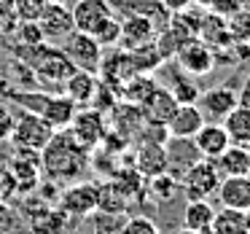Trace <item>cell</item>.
<instances>
[{"label": "cell", "instance_id": "cell-33", "mask_svg": "<svg viewBox=\"0 0 250 234\" xmlns=\"http://www.w3.org/2000/svg\"><path fill=\"white\" fill-rule=\"evenodd\" d=\"M126 215H110V213H94V232L97 234H119Z\"/></svg>", "mask_w": 250, "mask_h": 234}, {"label": "cell", "instance_id": "cell-2", "mask_svg": "<svg viewBox=\"0 0 250 234\" xmlns=\"http://www.w3.org/2000/svg\"><path fill=\"white\" fill-rule=\"evenodd\" d=\"M24 60V65L30 67L33 78L43 86H54L62 89V84L76 73V65L67 60V54L62 51V46L54 43H38V46H19L17 51Z\"/></svg>", "mask_w": 250, "mask_h": 234}, {"label": "cell", "instance_id": "cell-1", "mask_svg": "<svg viewBox=\"0 0 250 234\" xmlns=\"http://www.w3.org/2000/svg\"><path fill=\"white\" fill-rule=\"evenodd\" d=\"M89 164V148H83L67 129H57L49 146L41 151V167L57 180H70L81 175Z\"/></svg>", "mask_w": 250, "mask_h": 234}, {"label": "cell", "instance_id": "cell-45", "mask_svg": "<svg viewBox=\"0 0 250 234\" xmlns=\"http://www.w3.org/2000/svg\"><path fill=\"white\" fill-rule=\"evenodd\" d=\"M245 148H248V153H250V143H248V146H245Z\"/></svg>", "mask_w": 250, "mask_h": 234}, {"label": "cell", "instance_id": "cell-32", "mask_svg": "<svg viewBox=\"0 0 250 234\" xmlns=\"http://www.w3.org/2000/svg\"><path fill=\"white\" fill-rule=\"evenodd\" d=\"M49 0H14V19L19 22H38Z\"/></svg>", "mask_w": 250, "mask_h": 234}, {"label": "cell", "instance_id": "cell-21", "mask_svg": "<svg viewBox=\"0 0 250 234\" xmlns=\"http://www.w3.org/2000/svg\"><path fill=\"white\" fill-rule=\"evenodd\" d=\"M215 170L221 178H234V175H248L250 172V153L245 146H229L221 156L215 159Z\"/></svg>", "mask_w": 250, "mask_h": 234}, {"label": "cell", "instance_id": "cell-42", "mask_svg": "<svg viewBox=\"0 0 250 234\" xmlns=\"http://www.w3.org/2000/svg\"><path fill=\"white\" fill-rule=\"evenodd\" d=\"M194 3H196L199 8H207V6H210V0H194Z\"/></svg>", "mask_w": 250, "mask_h": 234}, {"label": "cell", "instance_id": "cell-8", "mask_svg": "<svg viewBox=\"0 0 250 234\" xmlns=\"http://www.w3.org/2000/svg\"><path fill=\"white\" fill-rule=\"evenodd\" d=\"M60 210L65 215H73V218L94 215L97 213V183L81 180V183L67 186L60 194Z\"/></svg>", "mask_w": 250, "mask_h": 234}, {"label": "cell", "instance_id": "cell-7", "mask_svg": "<svg viewBox=\"0 0 250 234\" xmlns=\"http://www.w3.org/2000/svg\"><path fill=\"white\" fill-rule=\"evenodd\" d=\"M108 129L110 127H108V121H105V113H100V110H94V108H78L76 116H73V121H70V127H67V132H70L83 148L103 146Z\"/></svg>", "mask_w": 250, "mask_h": 234}, {"label": "cell", "instance_id": "cell-4", "mask_svg": "<svg viewBox=\"0 0 250 234\" xmlns=\"http://www.w3.org/2000/svg\"><path fill=\"white\" fill-rule=\"evenodd\" d=\"M218 183H221V175L215 170V162H210V159H196L180 175V191L188 196V202L212 196L218 191Z\"/></svg>", "mask_w": 250, "mask_h": 234}, {"label": "cell", "instance_id": "cell-31", "mask_svg": "<svg viewBox=\"0 0 250 234\" xmlns=\"http://www.w3.org/2000/svg\"><path fill=\"white\" fill-rule=\"evenodd\" d=\"M229 24V35H231L234 43H245L250 46V11L242 8L239 14H234L231 19H226Z\"/></svg>", "mask_w": 250, "mask_h": 234}, {"label": "cell", "instance_id": "cell-19", "mask_svg": "<svg viewBox=\"0 0 250 234\" xmlns=\"http://www.w3.org/2000/svg\"><path fill=\"white\" fill-rule=\"evenodd\" d=\"M97 86H100V78L94 73H86V70H76L65 84H62V94L67 100L78 105V108H89L97 94Z\"/></svg>", "mask_w": 250, "mask_h": 234}, {"label": "cell", "instance_id": "cell-10", "mask_svg": "<svg viewBox=\"0 0 250 234\" xmlns=\"http://www.w3.org/2000/svg\"><path fill=\"white\" fill-rule=\"evenodd\" d=\"M196 105H199L205 121H218V124H221V121L231 113V108L239 105V94H237V89L226 86V84H218V86L202 92Z\"/></svg>", "mask_w": 250, "mask_h": 234}, {"label": "cell", "instance_id": "cell-3", "mask_svg": "<svg viewBox=\"0 0 250 234\" xmlns=\"http://www.w3.org/2000/svg\"><path fill=\"white\" fill-rule=\"evenodd\" d=\"M54 132L57 129L49 121H43L35 113L22 110V113L17 116V121H14V129H11V135H8V140H11V146L19 148V151H38L41 153L49 146L51 137H54Z\"/></svg>", "mask_w": 250, "mask_h": 234}, {"label": "cell", "instance_id": "cell-39", "mask_svg": "<svg viewBox=\"0 0 250 234\" xmlns=\"http://www.w3.org/2000/svg\"><path fill=\"white\" fill-rule=\"evenodd\" d=\"M11 191H17L11 172H8V170H0V199H3L6 194H11Z\"/></svg>", "mask_w": 250, "mask_h": 234}, {"label": "cell", "instance_id": "cell-14", "mask_svg": "<svg viewBox=\"0 0 250 234\" xmlns=\"http://www.w3.org/2000/svg\"><path fill=\"white\" fill-rule=\"evenodd\" d=\"M121 22V38H119V46L124 51H132L137 46H146V43H153L159 27L151 22V19H143V17H119Z\"/></svg>", "mask_w": 250, "mask_h": 234}, {"label": "cell", "instance_id": "cell-41", "mask_svg": "<svg viewBox=\"0 0 250 234\" xmlns=\"http://www.w3.org/2000/svg\"><path fill=\"white\" fill-rule=\"evenodd\" d=\"M175 234H205V232H194V229H186V226H180Z\"/></svg>", "mask_w": 250, "mask_h": 234}, {"label": "cell", "instance_id": "cell-37", "mask_svg": "<svg viewBox=\"0 0 250 234\" xmlns=\"http://www.w3.org/2000/svg\"><path fill=\"white\" fill-rule=\"evenodd\" d=\"M14 121H17L14 110L0 103V140H8V135H11V129H14Z\"/></svg>", "mask_w": 250, "mask_h": 234}, {"label": "cell", "instance_id": "cell-34", "mask_svg": "<svg viewBox=\"0 0 250 234\" xmlns=\"http://www.w3.org/2000/svg\"><path fill=\"white\" fill-rule=\"evenodd\" d=\"M119 234H159V226L148 215H132L124 221Z\"/></svg>", "mask_w": 250, "mask_h": 234}, {"label": "cell", "instance_id": "cell-27", "mask_svg": "<svg viewBox=\"0 0 250 234\" xmlns=\"http://www.w3.org/2000/svg\"><path fill=\"white\" fill-rule=\"evenodd\" d=\"M129 60H132V70L135 73H143L148 76L151 70H156L162 65V57H159L156 46L153 43H146V46H137V49L129 51Z\"/></svg>", "mask_w": 250, "mask_h": 234}, {"label": "cell", "instance_id": "cell-5", "mask_svg": "<svg viewBox=\"0 0 250 234\" xmlns=\"http://www.w3.org/2000/svg\"><path fill=\"white\" fill-rule=\"evenodd\" d=\"M62 51L67 54V60L76 65V70H86V73H100V62H103V46L97 43L94 35L78 33L73 30L65 41H62Z\"/></svg>", "mask_w": 250, "mask_h": 234}, {"label": "cell", "instance_id": "cell-23", "mask_svg": "<svg viewBox=\"0 0 250 234\" xmlns=\"http://www.w3.org/2000/svg\"><path fill=\"white\" fill-rule=\"evenodd\" d=\"M221 124H223V129H226L229 140L234 146H248L250 143V105L239 103L237 108H231V113Z\"/></svg>", "mask_w": 250, "mask_h": 234}, {"label": "cell", "instance_id": "cell-12", "mask_svg": "<svg viewBox=\"0 0 250 234\" xmlns=\"http://www.w3.org/2000/svg\"><path fill=\"white\" fill-rule=\"evenodd\" d=\"M8 172H11V178H14L17 191L35 189L41 172H43V167H41V153L38 151H19L17 148L14 159L8 162Z\"/></svg>", "mask_w": 250, "mask_h": 234}, {"label": "cell", "instance_id": "cell-46", "mask_svg": "<svg viewBox=\"0 0 250 234\" xmlns=\"http://www.w3.org/2000/svg\"><path fill=\"white\" fill-rule=\"evenodd\" d=\"M110 3H119V0H110Z\"/></svg>", "mask_w": 250, "mask_h": 234}, {"label": "cell", "instance_id": "cell-36", "mask_svg": "<svg viewBox=\"0 0 250 234\" xmlns=\"http://www.w3.org/2000/svg\"><path fill=\"white\" fill-rule=\"evenodd\" d=\"M245 8L242 0H210L207 11L215 14V17H223V19H231L234 14H239Z\"/></svg>", "mask_w": 250, "mask_h": 234}, {"label": "cell", "instance_id": "cell-38", "mask_svg": "<svg viewBox=\"0 0 250 234\" xmlns=\"http://www.w3.org/2000/svg\"><path fill=\"white\" fill-rule=\"evenodd\" d=\"M162 6L167 8L169 14H180V11H188L194 6V0H162Z\"/></svg>", "mask_w": 250, "mask_h": 234}, {"label": "cell", "instance_id": "cell-17", "mask_svg": "<svg viewBox=\"0 0 250 234\" xmlns=\"http://www.w3.org/2000/svg\"><path fill=\"white\" fill-rule=\"evenodd\" d=\"M202 127H205V116H202L199 105H178L175 116L167 124V132L175 140H191Z\"/></svg>", "mask_w": 250, "mask_h": 234}, {"label": "cell", "instance_id": "cell-15", "mask_svg": "<svg viewBox=\"0 0 250 234\" xmlns=\"http://www.w3.org/2000/svg\"><path fill=\"white\" fill-rule=\"evenodd\" d=\"M143 119H146V124H159V127H167L169 119L175 116V110H178V100L172 97V92L164 86H159L156 92L151 94V97L146 100V105H143Z\"/></svg>", "mask_w": 250, "mask_h": 234}, {"label": "cell", "instance_id": "cell-44", "mask_svg": "<svg viewBox=\"0 0 250 234\" xmlns=\"http://www.w3.org/2000/svg\"><path fill=\"white\" fill-rule=\"evenodd\" d=\"M245 213H248V223H250V207H248V210H245Z\"/></svg>", "mask_w": 250, "mask_h": 234}, {"label": "cell", "instance_id": "cell-9", "mask_svg": "<svg viewBox=\"0 0 250 234\" xmlns=\"http://www.w3.org/2000/svg\"><path fill=\"white\" fill-rule=\"evenodd\" d=\"M175 62L188 76H207L212 70V65H215V54H212V49L205 41L191 38V41H183V46L175 54Z\"/></svg>", "mask_w": 250, "mask_h": 234}, {"label": "cell", "instance_id": "cell-20", "mask_svg": "<svg viewBox=\"0 0 250 234\" xmlns=\"http://www.w3.org/2000/svg\"><path fill=\"white\" fill-rule=\"evenodd\" d=\"M129 196L116 186V180H103L97 183V210L100 213H110V215H126V207H129Z\"/></svg>", "mask_w": 250, "mask_h": 234}, {"label": "cell", "instance_id": "cell-16", "mask_svg": "<svg viewBox=\"0 0 250 234\" xmlns=\"http://www.w3.org/2000/svg\"><path fill=\"white\" fill-rule=\"evenodd\" d=\"M135 170L143 178H153L159 172L169 170V159H167V148L159 143H140L135 148Z\"/></svg>", "mask_w": 250, "mask_h": 234}, {"label": "cell", "instance_id": "cell-25", "mask_svg": "<svg viewBox=\"0 0 250 234\" xmlns=\"http://www.w3.org/2000/svg\"><path fill=\"white\" fill-rule=\"evenodd\" d=\"M212 218H215V210H212V205L207 199H191L188 205L183 207V226L186 229L210 234Z\"/></svg>", "mask_w": 250, "mask_h": 234}, {"label": "cell", "instance_id": "cell-11", "mask_svg": "<svg viewBox=\"0 0 250 234\" xmlns=\"http://www.w3.org/2000/svg\"><path fill=\"white\" fill-rule=\"evenodd\" d=\"M38 27L43 33V41L46 43H54V41H65L67 35L73 33V14H70V6L67 3H49L43 8L38 19Z\"/></svg>", "mask_w": 250, "mask_h": 234}, {"label": "cell", "instance_id": "cell-26", "mask_svg": "<svg viewBox=\"0 0 250 234\" xmlns=\"http://www.w3.org/2000/svg\"><path fill=\"white\" fill-rule=\"evenodd\" d=\"M199 41H205L207 46H231V35H229V24L223 17H215V14H205L199 24Z\"/></svg>", "mask_w": 250, "mask_h": 234}, {"label": "cell", "instance_id": "cell-30", "mask_svg": "<svg viewBox=\"0 0 250 234\" xmlns=\"http://www.w3.org/2000/svg\"><path fill=\"white\" fill-rule=\"evenodd\" d=\"M172 97L178 100V105H196L199 103L202 89L196 86L191 78H172V86H169Z\"/></svg>", "mask_w": 250, "mask_h": 234}, {"label": "cell", "instance_id": "cell-28", "mask_svg": "<svg viewBox=\"0 0 250 234\" xmlns=\"http://www.w3.org/2000/svg\"><path fill=\"white\" fill-rule=\"evenodd\" d=\"M148 189H151V194L156 199H172L175 194H180V178L167 170V172H159L153 178H148Z\"/></svg>", "mask_w": 250, "mask_h": 234}, {"label": "cell", "instance_id": "cell-22", "mask_svg": "<svg viewBox=\"0 0 250 234\" xmlns=\"http://www.w3.org/2000/svg\"><path fill=\"white\" fill-rule=\"evenodd\" d=\"M156 89H159V86H156V81H153L151 76L135 73V76L126 78V81L119 86V97L124 100V103H129V105H137V108H143V105H146V100L151 97Z\"/></svg>", "mask_w": 250, "mask_h": 234}, {"label": "cell", "instance_id": "cell-47", "mask_svg": "<svg viewBox=\"0 0 250 234\" xmlns=\"http://www.w3.org/2000/svg\"><path fill=\"white\" fill-rule=\"evenodd\" d=\"M248 180H250V172H248Z\"/></svg>", "mask_w": 250, "mask_h": 234}, {"label": "cell", "instance_id": "cell-40", "mask_svg": "<svg viewBox=\"0 0 250 234\" xmlns=\"http://www.w3.org/2000/svg\"><path fill=\"white\" fill-rule=\"evenodd\" d=\"M14 19V0H0V22Z\"/></svg>", "mask_w": 250, "mask_h": 234}, {"label": "cell", "instance_id": "cell-13", "mask_svg": "<svg viewBox=\"0 0 250 234\" xmlns=\"http://www.w3.org/2000/svg\"><path fill=\"white\" fill-rule=\"evenodd\" d=\"M191 143H194L196 153H199L202 159H210V162H215V159L231 146L223 124H218V121H205V127L191 137Z\"/></svg>", "mask_w": 250, "mask_h": 234}, {"label": "cell", "instance_id": "cell-18", "mask_svg": "<svg viewBox=\"0 0 250 234\" xmlns=\"http://www.w3.org/2000/svg\"><path fill=\"white\" fill-rule=\"evenodd\" d=\"M215 196L221 199V207H231V210H248V207H250V180H248V175L221 178Z\"/></svg>", "mask_w": 250, "mask_h": 234}, {"label": "cell", "instance_id": "cell-6", "mask_svg": "<svg viewBox=\"0 0 250 234\" xmlns=\"http://www.w3.org/2000/svg\"><path fill=\"white\" fill-rule=\"evenodd\" d=\"M70 14H73V27L78 33L97 35V30L116 17V8L110 0H73Z\"/></svg>", "mask_w": 250, "mask_h": 234}, {"label": "cell", "instance_id": "cell-35", "mask_svg": "<svg viewBox=\"0 0 250 234\" xmlns=\"http://www.w3.org/2000/svg\"><path fill=\"white\" fill-rule=\"evenodd\" d=\"M17 43L19 46H38V43H43V33H41L38 22H19Z\"/></svg>", "mask_w": 250, "mask_h": 234}, {"label": "cell", "instance_id": "cell-24", "mask_svg": "<svg viewBox=\"0 0 250 234\" xmlns=\"http://www.w3.org/2000/svg\"><path fill=\"white\" fill-rule=\"evenodd\" d=\"M210 234H250L248 213L245 210H231V207H221V210H215Z\"/></svg>", "mask_w": 250, "mask_h": 234}, {"label": "cell", "instance_id": "cell-43", "mask_svg": "<svg viewBox=\"0 0 250 234\" xmlns=\"http://www.w3.org/2000/svg\"><path fill=\"white\" fill-rule=\"evenodd\" d=\"M49 3H67V6H70L73 0H49Z\"/></svg>", "mask_w": 250, "mask_h": 234}, {"label": "cell", "instance_id": "cell-29", "mask_svg": "<svg viewBox=\"0 0 250 234\" xmlns=\"http://www.w3.org/2000/svg\"><path fill=\"white\" fill-rule=\"evenodd\" d=\"M113 180H116V186H119L121 191H124L126 196H137L140 194V189L146 186V178H143L140 172H137L135 167H126V170H116V175H113Z\"/></svg>", "mask_w": 250, "mask_h": 234}]
</instances>
